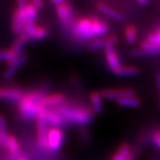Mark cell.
<instances>
[{
  "label": "cell",
  "instance_id": "1",
  "mask_svg": "<svg viewBox=\"0 0 160 160\" xmlns=\"http://www.w3.org/2000/svg\"><path fill=\"white\" fill-rule=\"evenodd\" d=\"M108 25L102 20L95 17L82 18L74 24L73 33L82 39H92L107 34Z\"/></svg>",
  "mask_w": 160,
  "mask_h": 160
},
{
  "label": "cell",
  "instance_id": "2",
  "mask_svg": "<svg viewBox=\"0 0 160 160\" xmlns=\"http://www.w3.org/2000/svg\"><path fill=\"white\" fill-rule=\"evenodd\" d=\"M44 95L41 92L33 91L25 94L20 100L19 110L23 119L39 117L45 108L41 105Z\"/></svg>",
  "mask_w": 160,
  "mask_h": 160
},
{
  "label": "cell",
  "instance_id": "3",
  "mask_svg": "<svg viewBox=\"0 0 160 160\" xmlns=\"http://www.w3.org/2000/svg\"><path fill=\"white\" fill-rule=\"evenodd\" d=\"M53 110L65 119L79 124L91 122L94 117V112L91 109L85 108L61 105L54 108Z\"/></svg>",
  "mask_w": 160,
  "mask_h": 160
},
{
  "label": "cell",
  "instance_id": "4",
  "mask_svg": "<svg viewBox=\"0 0 160 160\" xmlns=\"http://www.w3.org/2000/svg\"><path fill=\"white\" fill-rule=\"evenodd\" d=\"M102 97L107 100H118L121 98L135 97L136 92L131 88H107L99 92Z\"/></svg>",
  "mask_w": 160,
  "mask_h": 160
},
{
  "label": "cell",
  "instance_id": "5",
  "mask_svg": "<svg viewBox=\"0 0 160 160\" xmlns=\"http://www.w3.org/2000/svg\"><path fill=\"white\" fill-rule=\"evenodd\" d=\"M63 142V133L57 127L51 128L48 133V148L57 151L61 148Z\"/></svg>",
  "mask_w": 160,
  "mask_h": 160
},
{
  "label": "cell",
  "instance_id": "6",
  "mask_svg": "<svg viewBox=\"0 0 160 160\" xmlns=\"http://www.w3.org/2000/svg\"><path fill=\"white\" fill-rule=\"evenodd\" d=\"M37 140L39 145L42 148H48V130L47 122L41 117H37Z\"/></svg>",
  "mask_w": 160,
  "mask_h": 160
},
{
  "label": "cell",
  "instance_id": "7",
  "mask_svg": "<svg viewBox=\"0 0 160 160\" xmlns=\"http://www.w3.org/2000/svg\"><path fill=\"white\" fill-rule=\"evenodd\" d=\"M105 57L108 65L111 71H113V73H114L122 65L120 63L119 58L118 57L117 51H115L113 46H110V47H107L105 48Z\"/></svg>",
  "mask_w": 160,
  "mask_h": 160
},
{
  "label": "cell",
  "instance_id": "8",
  "mask_svg": "<svg viewBox=\"0 0 160 160\" xmlns=\"http://www.w3.org/2000/svg\"><path fill=\"white\" fill-rule=\"evenodd\" d=\"M117 38L115 36H109V37L103 38V39H97L93 40L89 44L88 48L91 51H97L101 48H106L110 46H113L117 43Z\"/></svg>",
  "mask_w": 160,
  "mask_h": 160
},
{
  "label": "cell",
  "instance_id": "9",
  "mask_svg": "<svg viewBox=\"0 0 160 160\" xmlns=\"http://www.w3.org/2000/svg\"><path fill=\"white\" fill-rule=\"evenodd\" d=\"M39 117L42 118L47 122V123L54 126L62 125L65 121V119L61 115H59L57 112H56L54 110H49L48 108L44 110Z\"/></svg>",
  "mask_w": 160,
  "mask_h": 160
},
{
  "label": "cell",
  "instance_id": "10",
  "mask_svg": "<svg viewBox=\"0 0 160 160\" xmlns=\"http://www.w3.org/2000/svg\"><path fill=\"white\" fill-rule=\"evenodd\" d=\"M65 99V97L61 93H54V94L44 96L41 101V105L45 108H48L50 107L56 108L62 105Z\"/></svg>",
  "mask_w": 160,
  "mask_h": 160
},
{
  "label": "cell",
  "instance_id": "11",
  "mask_svg": "<svg viewBox=\"0 0 160 160\" xmlns=\"http://www.w3.org/2000/svg\"><path fill=\"white\" fill-rule=\"evenodd\" d=\"M24 95L20 90L11 88H0V99L21 100Z\"/></svg>",
  "mask_w": 160,
  "mask_h": 160
},
{
  "label": "cell",
  "instance_id": "12",
  "mask_svg": "<svg viewBox=\"0 0 160 160\" xmlns=\"http://www.w3.org/2000/svg\"><path fill=\"white\" fill-rule=\"evenodd\" d=\"M97 9L99 10L100 12L105 14L108 17L112 18V19L117 20V21H119L122 22L123 21L124 17L122 16V14L116 11V10L111 8V7H109L108 5H107L106 4L103 3V2H99L97 3Z\"/></svg>",
  "mask_w": 160,
  "mask_h": 160
},
{
  "label": "cell",
  "instance_id": "13",
  "mask_svg": "<svg viewBox=\"0 0 160 160\" xmlns=\"http://www.w3.org/2000/svg\"><path fill=\"white\" fill-rule=\"evenodd\" d=\"M57 13L58 17L62 22H67L72 16V8L69 3L64 2L57 5Z\"/></svg>",
  "mask_w": 160,
  "mask_h": 160
},
{
  "label": "cell",
  "instance_id": "14",
  "mask_svg": "<svg viewBox=\"0 0 160 160\" xmlns=\"http://www.w3.org/2000/svg\"><path fill=\"white\" fill-rule=\"evenodd\" d=\"M25 22L24 21L23 18L20 15L19 12L17 9L13 13V18H12V31L14 34H19L24 28Z\"/></svg>",
  "mask_w": 160,
  "mask_h": 160
},
{
  "label": "cell",
  "instance_id": "15",
  "mask_svg": "<svg viewBox=\"0 0 160 160\" xmlns=\"http://www.w3.org/2000/svg\"><path fill=\"white\" fill-rule=\"evenodd\" d=\"M139 73V69L134 66L121 65L113 73L118 77H134Z\"/></svg>",
  "mask_w": 160,
  "mask_h": 160
},
{
  "label": "cell",
  "instance_id": "16",
  "mask_svg": "<svg viewBox=\"0 0 160 160\" xmlns=\"http://www.w3.org/2000/svg\"><path fill=\"white\" fill-rule=\"evenodd\" d=\"M90 99L93 108V111L94 113H100L102 111V97L100 93L97 91H93L90 94Z\"/></svg>",
  "mask_w": 160,
  "mask_h": 160
},
{
  "label": "cell",
  "instance_id": "17",
  "mask_svg": "<svg viewBox=\"0 0 160 160\" xmlns=\"http://www.w3.org/2000/svg\"><path fill=\"white\" fill-rule=\"evenodd\" d=\"M118 105L123 106V107L129 108H138L141 105V100L137 97H130L121 98L117 100Z\"/></svg>",
  "mask_w": 160,
  "mask_h": 160
},
{
  "label": "cell",
  "instance_id": "18",
  "mask_svg": "<svg viewBox=\"0 0 160 160\" xmlns=\"http://www.w3.org/2000/svg\"><path fill=\"white\" fill-rule=\"evenodd\" d=\"M0 134L2 138V145L4 148L8 149V145L9 135L7 132V125H6V120L2 115L0 114Z\"/></svg>",
  "mask_w": 160,
  "mask_h": 160
},
{
  "label": "cell",
  "instance_id": "19",
  "mask_svg": "<svg viewBox=\"0 0 160 160\" xmlns=\"http://www.w3.org/2000/svg\"><path fill=\"white\" fill-rule=\"evenodd\" d=\"M131 147L128 144L124 143L119 148L115 154L113 155L112 160H125L126 157L131 153Z\"/></svg>",
  "mask_w": 160,
  "mask_h": 160
},
{
  "label": "cell",
  "instance_id": "20",
  "mask_svg": "<svg viewBox=\"0 0 160 160\" xmlns=\"http://www.w3.org/2000/svg\"><path fill=\"white\" fill-rule=\"evenodd\" d=\"M38 8L33 5L32 2H28L26 6V16H27V22H33L37 17Z\"/></svg>",
  "mask_w": 160,
  "mask_h": 160
},
{
  "label": "cell",
  "instance_id": "21",
  "mask_svg": "<svg viewBox=\"0 0 160 160\" xmlns=\"http://www.w3.org/2000/svg\"><path fill=\"white\" fill-rule=\"evenodd\" d=\"M137 29L133 25H128L125 28V37L127 43L133 44L135 42L136 38H137Z\"/></svg>",
  "mask_w": 160,
  "mask_h": 160
},
{
  "label": "cell",
  "instance_id": "22",
  "mask_svg": "<svg viewBox=\"0 0 160 160\" xmlns=\"http://www.w3.org/2000/svg\"><path fill=\"white\" fill-rule=\"evenodd\" d=\"M8 150L10 153L12 155H17L19 153V146L17 140L13 136H9L8 145Z\"/></svg>",
  "mask_w": 160,
  "mask_h": 160
},
{
  "label": "cell",
  "instance_id": "23",
  "mask_svg": "<svg viewBox=\"0 0 160 160\" xmlns=\"http://www.w3.org/2000/svg\"><path fill=\"white\" fill-rule=\"evenodd\" d=\"M148 42H151L153 45L158 46L160 48V27L157 28L153 32H151L150 34L148 36L147 39Z\"/></svg>",
  "mask_w": 160,
  "mask_h": 160
},
{
  "label": "cell",
  "instance_id": "24",
  "mask_svg": "<svg viewBox=\"0 0 160 160\" xmlns=\"http://www.w3.org/2000/svg\"><path fill=\"white\" fill-rule=\"evenodd\" d=\"M37 26L35 25V24L33 23V22H26L24 25L23 30L25 31V33H27L28 37L31 39H34L35 38V31Z\"/></svg>",
  "mask_w": 160,
  "mask_h": 160
},
{
  "label": "cell",
  "instance_id": "25",
  "mask_svg": "<svg viewBox=\"0 0 160 160\" xmlns=\"http://www.w3.org/2000/svg\"><path fill=\"white\" fill-rule=\"evenodd\" d=\"M17 10L20 15L23 18L24 21L27 22V16H26V6H27V0H17Z\"/></svg>",
  "mask_w": 160,
  "mask_h": 160
},
{
  "label": "cell",
  "instance_id": "26",
  "mask_svg": "<svg viewBox=\"0 0 160 160\" xmlns=\"http://www.w3.org/2000/svg\"><path fill=\"white\" fill-rule=\"evenodd\" d=\"M26 59H27V56L24 54V53H21L19 57H17L15 59H13V61L8 62V66H13V67L18 68L22 66L25 62Z\"/></svg>",
  "mask_w": 160,
  "mask_h": 160
},
{
  "label": "cell",
  "instance_id": "27",
  "mask_svg": "<svg viewBox=\"0 0 160 160\" xmlns=\"http://www.w3.org/2000/svg\"><path fill=\"white\" fill-rule=\"evenodd\" d=\"M48 35V31L45 28L41 26H37L35 31V38L38 39H42Z\"/></svg>",
  "mask_w": 160,
  "mask_h": 160
},
{
  "label": "cell",
  "instance_id": "28",
  "mask_svg": "<svg viewBox=\"0 0 160 160\" xmlns=\"http://www.w3.org/2000/svg\"><path fill=\"white\" fill-rule=\"evenodd\" d=\"M152 143L156 147L160 149V129L155 130L152 133L151 137Z\"/></svg>",
  "mask_w": 160,
  "mask_h": 160
},
{
  "label": "cell",
  "instance_id": "29",
  "mask_svg": "<svg viewBox=\"0 0 160 160\" xmlns=\"http://www.w3.org/2000/svg\"><path fill=\"white\" fill-rule=\"evenodd\" d=\"M17 68L13 67V66H8V68L6 69L5 73H4V77L6 79H11L15 75L16 72H17Z\"/></svg>",
  "mask_w": 160,
  "mask_h": 160
},
{
  "label": "cell",
  "instance_id": "30",
  "mask_svg": "<svg viewBox=\"0 0 160 160\" xmlns=\"http://www.w3.org/2000/svg\"><path fill=\"white\" fill-rule=\"evenodd\" d=\"M13 59V56L10 50L8 51H0V60H5L8 62Z\"/></svg>",
  "mask_w": 160,
  "mask_h": 160
},
{
  "label": "cell",
  "instance_id": "31",
  "mask_svg": "<svg viewBox=\"0 0 160 160\" xmlns=\"http://www.w3.org/2000/svg\"><path fill=\"white\" fill-rule=\"evenodd\" d=\"M156 84H157L158 91V103H159V107L160 108V72H158L156 74Z\"/></svg>",
  "mask_w": 160,
  "mask_h": 160
},
{
  "label": "cell",
  "instance_id": "32",
  "mask_svg": "<svg viewBox=\"0 0 160 160\" xmlns=\"http://www.w3.org/2000/svg\"><path fill=\"white\" fill-rule=\"evenodd\" d=\"M32 2L33 3L38 9H41L43 7V1L42 0H32Z\"/></svg>",
  "mask_w": 160,
  "mask_h": 160
},
{
  "label": "cell",
  "instance_id": "33",
  "mask_svg": "<svg viewBox=\"0 0 160 160\" xmlns=\"http://www.w3.org/2000/svg\"><path fill=\"white\" fill-rule=\"evenodd\" d=\"M50 1H51V4H53V5H59V4L65 2L66 0H50Z\"/></svg>",
  "mask_w": 160,
  "mask_h": 160
},
{
  "label": "cell",
  "instance_id": "34",
  "mask_svg": "<svg viewBox=\"0 0 160 160\" xmlns=\"http://www.w3.org/2000/svg\"><path fill=\"white\" fill-rule=\"evenodd\" d=\"M137 2L139 3L140 5L144 6V5H145L146 4L148 3V0H137Z\"/></svg>",
  "mask_w": 160,
  "mask_h": 160
},
{
  "label": "cell",
  "instance_id": "35",
  "mask_svg": "<svg viewBox=\"0 0 160 160\" xmlns=\"http://www.w3.org/2000/svg\"><path fill=\"white\" fill-rule=\"evenodd\" d=\"M17 160H28V159L25 157H19Z\"/></svg>",
  "mask_w": 160,
  "mask_h": 160
},
{
  "label": "cell",
  "instance_id": "36",
  "mask_svg": "<svg viewBox=\"0 0 160 160\" xmlns=\"http://www.w3.org/2000/svg\"><path fill=\"white\" fill-rule=\"evenodd\" d=\"M2 145V138H1V134H0V145Z\"/></svg>",
  "mask_w": 160,
  "mask_h": 160
}]
</instances>
